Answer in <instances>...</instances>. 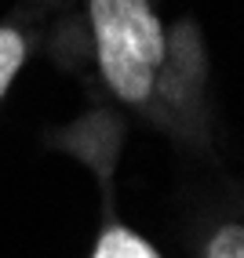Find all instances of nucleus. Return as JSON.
I'll return each mask as SVG.
<instances>
[{"mask_svg":"<svg viewBox=\"0 0 244 258\" xmlns=\"http://www.w3.org/2000/svg\"><path fill=\"white\" fill-rule=\"evenodd\" d=\"M91 258H161V254H157V247L150 244V240L131 233L128 226H110L99 236Z\"/></svg>","mask_w":244,"mask_h":258,"instance_id":"2","label":"nucleus"},{"mask_svg":"<svg viewBox=\"0 0 244 258\" xmlns=\"http://www.w3.org/2000/svg\"><path fill=\"white\" fill-rule=\"evenodd\" d=\"M204 258H244V226H222L212 244H208V254Z\"/></svg>","mask_w":244,"mask_h":258,"instance_id":"4","label":"nucleus"},{"mask_svg":"<svg viewBox=\"0 0 244 258\" xmlns=\"http://www.w3.org/2000/svg\"><path fill=\"white\" fill-rule=\"evenodd\" d=\"M26 55H29L26 33L15 29V26H0V98L8 95L15 73H19L22 62H26Z\"/></svg>","mask_w":244,"mask_h":258,"instance_id":"3","label":"nucleus"},{"mask_svg":"<svg viewBox=\"0 0 244 258\" xmlns=\"http://www.w3.org/2000/svg\"><path fill=\"white\" fill-rule=\"evenodd\" d=\"M95 62L106 88L124 106L146 109L161 95L168 70V29L150 0H88Z\"/></svg>","mask_w":244,"mask_h":258,"instance_id":"1","label":"nucleus"}]
</instances>
